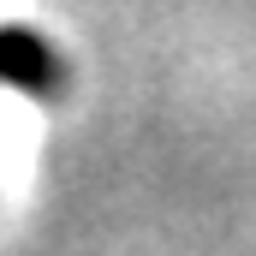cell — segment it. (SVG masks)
Segmentation results:
<instances>
[{"mask_svg":"<svg viewBox=\"0 0 256 256\" xmlns=\"http://www.w3.org/2000/svg\"><path fill=\"white\" fill-rule=\"evenodd\" d=\"M0 84L24 96H54L60 90V60L36 30H0Z\"/></svg>","mask_w":256,"mask_h":256,"instance_id":"cell-1","label":"cell"}]
</instances>
